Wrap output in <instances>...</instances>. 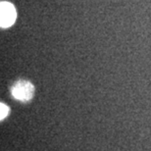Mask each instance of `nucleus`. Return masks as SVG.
<instances>
[{
	"instance_id": "2",
	"label": "nucleus",
	"mask_w": 151,
	"mask_h": 151,
	"mask_svg": "<svg viewBox=\"0 0 151 151\" xmlns=\"http://www.w3.org/2000/svg\"><path fill=\"white\" fill-rule=\"evenodd\" d=\"M17 13L14 6L9 2L0 3V26L1 28H9L16 21Z\"/></svg>"
},
{
	"instance_id": "1",
	"label": "nucleus",
	"mask_w": 151,
	"mask_h": 151,
	"mask_svg": "<svg viewBox=\"0 0 151 151\" xmlns=\"http://www.w3.org/2000/svg\"><path fill=\"white\" fill-rule=\"evenodd\" d=\"M12 95L15 99L23 102L31 100L35 93V86L28 81H18L11 89Z\"/></svg>"
},
{
	"instance_id": "3",
	"label": "nucleus",
	"mask_w": 151,
	"mask_h": 151,
	"mask_svg": "<svg viewBox=\"0 0 151 151\" xmlns=\"http://www.w3.org/2000/svg\"><path fill=\"white\" fill-rule=\"evenodd\" d=\"M9 114V108L8 106H6L5 104L1 103L0 104V119L3 120L7 117V115Z\"/></svg>"
}]
</instances>
